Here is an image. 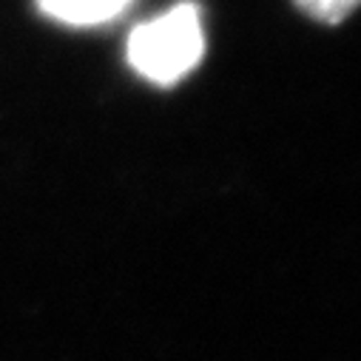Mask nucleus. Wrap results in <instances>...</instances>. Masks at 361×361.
<instances>
[{"label":"nucleus","instance_id":"1","mask_svg":"<svg viewBox=\"0 0 361 361\" xmlns=\"http://www.w3.org/2000/svg\"><path fill=\"white\" fill-rule=\"evenodd\" d=\"M202 54L205 32L197 4H179L137 26L126 46L128 66L157 85L179 82L200 66Z\"/></svg>","mask_w":361,"mask_h":361},{"label":"nucleus","instance_id":"2","mask_svg":"<svg viewBox=\"0 0 361 361\" xmlns=\"http://www.w3.org/2000/svg\"><path fill=\"white\" fill-rule=\"evenodd\" d=\"M43 15L66 26H100L114 20L131 0H37Z\"/></svg>","mask_w":361,"mask_h":361},{"label":"nucleus","instance_id":"3","mask_svg":"<svg viewBox=\"0 0 361 361\" xmlns=\"http://www.w3.org/2000/svg\"><path fill=\"white\" fill-rule=\"evenodd\" d=\"M296 6L319 23H338L361 6V0H296Z\"/></svg>","mask_w":361,"mask_h":361}]
</instances>
